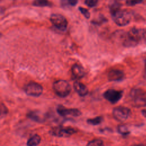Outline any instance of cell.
I'll return each mask as SVG.
<instances>
[{
	"instance_id": "obj_7",
	"label": "cell",
	"mask_w": 146,
	"mask_h": 146,
	"mask_svg": "<svg viewBox=\"0 0 146 146\" xmlns=\"http://www.w3.org/2000/svg\"><path fill=\"white\" fill-rule=\"evenodd\" d=\"M52 135L57 137H66L76 132V129L72 127H55L50 131Z\"/></svg>"
},
{
	"instance_id": "obj_18",
	"label": "cell",
	"mask_w": 146,
	"mask_h": 146,
	"mask_svg": "<svg viewBox=\"0 0 146 146\" xmlns=\"http://www.w3.org/2000/svg\"><path fill=\"white\" fill-rule=\"evenodd\" d=\"M103 120V118L101 116H98L96 117H94L93 119H90L87 120V122L91 124V125H98L102 123Z\"/></svg>"
},
{
	"instance_id": "obj_21",
	"label": "cell",
	"mask_w": 146,
	"mask_h": 146,
	"mask_svg": "<svg viewBox=\"0 0 146 146\" xmlns=\"http://www.w3.org/2000/svg\"><path fill=\"white\" fill-rule=\"evenodd\" d=\"M85 4L90 7H95L98 3V0H85Z\"/></svg>"
},
{
	"instance_id": "obj_14",
	"label": "cell",
	"mask_w": 146,
	"mask_h": 146,
	"mask_svg": "<svg viewBox=\"0 0 146 146\" xmlns=\"http://www.w3.org/2000/svg\"><path fill=\"white\" fill-rule=\"evenodd\" d=\"M121 3L120 0H112L109 3V9L112 15L120 10Z\"/></svg>"
},
{
	"instance_id": "obj_16",
	"label": "cell",
	"mask_w": 146,
	"mask_h": 146,
	"mask_svg": "<svg viewBox=\"0 0 146 146\" xmlns=\"http://www.w3.org/2000/svg\"><path fill=\"white\" fill-rule=\"evenodd\" d=\"M33 5L37 7H48L51 6V3L48 0H34Z\"/></svg>"
},
{
	"instance_id": "obj_26",
	"label": "cell",
	"mask_w": 146,
	"mask_h": 146,
	"mask_svg": "<svg viewBox=\"0 0 146 146\" xmlns=\"http://www.w3.org/2000/svg\"><path fill=\"white\" fill-rule=\"evenodd\" d=\"M132 146H141V145H139V144H135V145H132Z\"/></svg>"
},
{
	"instance_id": "obj_15",
	"label": "cell",
	"mask_w": 146,
	"mask_h": 146,
	"mask_svg": "<svg viewBox=\"0 0 146 146\" xmlns=\"http://www.w3.org/2000/svg\"><path fill=\"white\" fill-rule=\"evenodd\" d=\"M40 137L38 135H34L31 136L27 141V145L28 146H36L40 142Z\"/></svg>"
},
{
	"instance_id": "obj_22",
	"label": "cell",
	"mask_w": 146,
	"mask_h": 146,
	"mask_svg": "<svg viewBox=\"0 0 146 146\" xmlns=\"http://www.w3.org/2000/svg\"><path fill=\"white\" fill-rule=\"evenodd\" d=\"M79 11L81 12V13L84 15V17L86 18H89L90 17V13L88 11V10L87 9H86L84 7H79Z\"/></svg>"
},
{
	"instance_id": "obj_12",
	"label": "cell",
	"mask_w": 146,
	"mask_h": 146,
	"mask_svg": "<svg viewBox=\"0 0 146 146\" xmlns=\"http://www.w3.org/2000/svg\"><path fill=\"white\" fill-rule=\"evenodd\" d=\"M71 72L73 77L75 79H80L85 75L84 68L79 64H75L71 68Z\"/></svg>"
},
{
	"instance_id": "obj_17",
	"label": "cell",
	"mask_w": 146,
	"mask_h": 146,
	"mask_svg": "<svg viewBox=\"0 0 146 146\" xmlns=\"http://www.w3.org/2000/svg\"><path fill=\"white\" fill-rule=\"evenodd\" d=\"M78 3V0H60L61 5L63 7L75 6Z\"/></svg>"
},
{
	"instance_id": "obj_23",
	"label": "cell",
	"mask_w": 146,
	"mask_h": 146,
	"mask_svg": "<svg viewBox=\"0 0 146 146\" xmlns=\"http://www.w3.org/2000/svg\"><path fill=\"white\" fill-rule=\"evenodd\" d=\"M143 0H126V4L128 6H132L141 3Z\"/></svg>"
},
{
	"instance_id": "obj_11",
	"label": "cell",
	"mask_w": 146,
	"mask_h": 146,
	"mask_svg": "<svg viewBox=\"0 0 146 146\" xmlns=\"http://www.w3.org/2000/svg\"><path fill=\"white\" fill-rule=\"evenodd\" d=\"M124 73L120 70H112L108 73V78L110 81H119L124 78Z\"/></svg>"
},
{
	"instance_id": "obj_1",
	"label": "cell",
	"mask_w": 146,
	"mask_h": 146,
	"mask_svg": "<svg viewBox=\"0 0 146 146\" xmlns=\"http://www.w3.org/2000/svg\"><path fill=\"white\" fill-rule=\"evenodd\" d=\"M145 33L146 31L143 29L132 28L123 36V46L127 47L136 46L144 38Z\"/></svg>"
},
{
	"instance_id": "obj_9",
	"label": "cell",
	"mask_w": 146,
	"mask_h": 146,
	"mask_svg": "<svg viewBox=\"0 0 146 146\" xmlns=\"http://www.w3.org/2000/svg\"><path fill=\"white\" fill-rule=\"evenodd\" d=\"M123 91L115 89H109L104 93V97L110 103L114 104L117 103L121 98Z\"/></svg>"
},
{
	"instance_id": "obj_20",
	"label": "cell",
	"mask_w": 146,
	"mask_h": 146,
	"mask_svg": "<svg viewBox=\"0 0 146 146\" xmlns=\"http://www.w3.org/2000/svg\"><path fill=\"white\" fill-rule=\"evenodd\" d=\"M117 131L120 134H121L123 135H128L129 133V131H128L127 127H125V125H119L117 127Z\"/></svg>"
},
{
	"instance_id": "obj_6",
	"label": "cell",
	"mask_w": 146,
	"mask_h": 146,
	"mask_svg": "<svg viewBox=\"0 0 146 146\" xmlns=\"http://www.w3.org/2000/svg\"><path fill=\"white\" fill-rule=\"evenodd\" d=\"M113 117L117 120L123 121L127 120L131 115L130 110L125 107H116L113 110Z\"/></svg>"
},
{
	"instance_id": "obj_8",
	"label": "cell",
	"mask_w": 146,
	"mask_h": 146,
	"mask_svg": "<svg viewBox=\"0 0 146 146\" xmlns=\"http://www.w3.org/2000/svg\"><path fill=\"white\" fill-rule=\"evenodd\" d=\"M25 92L30 96H39L43 92V88L41 85L35 82H30L25 87Z\"/></svg>"
},
{
	"instance_id": "obj_24",
	"label": "cell",
	"mask_w": 146,
	"mask_h": 146,
	"mask_svg": "<svg viewBox=\"0 0 146 146\" xmlns=\"http://www.w3.org/2000/svg\"><path fill=\"white\" fill-rule=\"evenodd\" d=\"M142 114L144 116L146 117V110H142Z\"/></svg>"
},
{
	"instance_id": "obj_4",
	"label": "cell",
	"mask_w": 146,
	"mask_h": 146,
	"mask_svg": "<svg viewBox=\"0 0 146 146\" xmlns=\"http://www.w3.org/2000/svg\"><path fill=\"white\" fill-rule=\"evenodd\" d=\"M112 16L115 23L120 26L127 25L131 19L130 13L125 10H120L112 15Z\"/></svg>"
},
{
	"instance_id": "obj_25",
	"label": "cell",
	"mask_w": 146,
	"mask_h": 146,
	"mask_svg": "<svg viewBox=\"0 0 146 146\" xmlns=\"http://www.w3.org/2000/svg\"><path fill=\"white\" fill-rule=\"evenodd\" d=\"M144 79L146 80V68H145V69L144 73Z\"/></svg>"
},
{
	"instance_id": "obj_5",
	"label": "cell",
	"mask_w": 146,
	"mask_h": 146,
	"mask_svg": "<svg viewBox=\"0 0 146 146\" xmlns=\"http://www.w3.org/2000/svg\"><path fill=\"white\" fill-rule=\"evenodd\" d=\"M53 26L60 31H64L68 26V22L66 18L60 14H52L50 18Z\"/></svg>"
},
{
	"instance_id": "obj_10",
	"label": "cell",
	"mask_w": 146,
	"mask_h": 146,
	"mask_svg": "<svg viewBox=\"0 0 146 146\" xmlns=\"http://www.w3.org/2000/svg\"><path fill=\"white\" fill-rule=\"evenodd\" d=\"M58 113L62 116H78L81 115V112L76 108H66L65 107L59 105L57 107Z\"/></svg>"
},
{
	"instance_id": "obj_3",
	"label": "cell",
	"mask_w": 146,
	"mask_h": 146,
	"mask_svg": "<svg viewBox=\"0 0 146 146\" xmlns=\"http://www.w3.org/2000/svg\"><path fill=\"white\" fill-rule=\"evenodd\" d=\"M53 89L55 93L61 98L67 96L71 90L70 84L64 80H58L53 84Z\"/></svg>"
},
{
	"instance_id": "obj_13",
	"label": "cell",
	"mask_w": 146,
	"mask_h": 146,
	"mask_svg": "<svg viewBox=\"0 0 146 146\" xmlns=\"http://www.w3.org/2000/svg\"><path fill=\"white\" fill-rule=\"evenodd\" d=\"M74 88L75 91L81 96H86L88 92L87 87L83 83L76 81L74 83Z\"/></svg>"
},
{
	"instance_id": "obj_2",
	"label": "cell",
	"mask_w": 146,
	"mask_h": 146,
	"mask_svg": "<svg viewBox=\"0 0 146 146\" xmlns=\"http://www.w3.org/2000/svg\"><path fill=\"white\" fill-rule=\"evenodd\" d=\"M131 104L136 107L146 106V91L141 88H133L129 92Z\"/></svg>"
},
{
	"instance_id": "obj_19",
	"label": "cell",
	"mask_w": 146,
	"mask_h": 146,
	"mask_svg": "<svg viewBox=\"0 0 146 146\" xmlns=\"http://www.w3.org/2000/svg\"><path fill=\"white\" fill-rule=\"evenodd\" d=\"M86 146H104V144L100 139H94L90 141Z\"/></svg>"
}]
</instances>
